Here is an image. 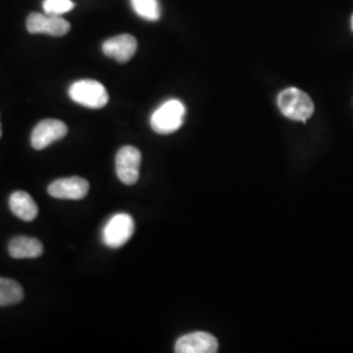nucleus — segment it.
Listing matches in <instances>:
<instances>
[{
    "instance_id": "dca6fc26",
    "label": "nucleus",
    "mask_w": 353,
    "mask_h": 353,
    "mask_svg": "<svg viewBox=\"0 0 353 353\" xmlns=\"http://www.w3.org/2000/svg\"><path fill=\"white\" fill-rule=\"evenodd\" d=\"M0 138H1V125H0Z\"/></svg>"
},
{
    "instance_id": "423d86ee",
    "label": "nucleus",
    "mask_w": 353,
    "mask_h": 353,
    "mask_svg": "<svg viewBox=\"0 0 353 353\" xmlns=\"http://www.w3.org/2000/svg\"><path fill=\"white\" fill-rule=\"evenodd\" d=\"M141 153L138 148L126 145L122 147L115 157V170L121 182L125 185H135L139 179Z\"/></svg>"
},
{
    "instance_id": "f8f14e48",
    "label": "nucleus",
    "mask_w": 353,
    "mask_h": 353,
    "mask_svg": "<svg viewBox=\"0 0 353 353\" xmlns=\"http://www.w3.org/2000/svg\"><path fill=\"white\" fill-rule=\"evenodd\" d=\"M8 252L14 259L38 258L43 252V246H42V242L37 239L19 236L10 242Z\"/></svg>"
},
{
    "instance_id": "20e7f679",
    "label": "nucleus",
    "mask_w": 353,
    "mask_h": 353,
    "mask_svg": "<svg viewBox=\"0 0 353 353\" xmlns=\"http://www.w3.org/2000/svg\"><path fill=\"white\" fill-rule=\"evenodd\" d=\"M135 223L128 214H117L109 219L102 230V241L108 248L117 249L127 243L134 234Z\"/></svg>"
},
{
    "instance_id": "6e6552de",
    "label": "nucleus",
    "mask_w": 353,
    "mask_h": 353,
    "mask_svg": "<svg viewBox=\"0 0 353 353\" xmlns=\"http://www.w3.org/2000/svg\"><path fill=\"white\" fill-rule=\"evenodd\" d=\"M88 191V181L80 176L57 179L48 188L49 195L55 199H63V201H80L87 196Z\"/></svg>"
},
{
    "instance_id": "0eeeda50",
    "label": "nucleus",
    "mask_w": 353,
    "mask_h": 353,
    "mask_svg": "<svg viewBox=\"0 0 353 353\" xmlns=\"http://www.w3.org/2000/svg\"><path fill=\"white\" fill-rule=\"evenodd\" d=\"M68 132L67 125L59 119H43L33 128L30 143L36 151L45 150L52 143L63 139Z\"/></svg>"
},
{
    "instance_id": "ddd939ff",
    "label": "nucleus",
    "mask_w": 353,
    "mask_h": 353,
    "mask_svg": "<svg viewBox=\"0 0 353 353\" xmlns=\"http://www.w3.org/2000/svg\"><path fill=\"white\" fill-rule=\"evenodd\" d=\"M23 287L11 279L0 278V306H10L23 301Z\"/></svg>"
},
{
    "instance_id": "7ed1b4c3",
    "label": "nucleus",
    "mask_w": 353,
    "mask_h": 353,
    "mask_svg": "<svg viewBox=\"0 0 353 353\" xmlns=\"http://www.w3.org/2000/svg\"><path fill=\"white\" fill-rule=\"evenodd\" d=\"M68 94L72 101L88 109H101L109 102L108 90L96 80L75 81L68 89Z\"/></svg>"
},
{
    "instance_id": "4468645a",
    "label": "nucleus",
    "mask_w": 353,
    "mask_h": 353,
    "mask_svg": "<svg viewBox=\"0 0 353 353\" xmlns=\"http://www.w3.org/2000/svg\"><path fill=\"white\" fill-rule=\"evenodd\" d=\"M131 6L137 14L148 21H157L161 16L159 0H131Z\"/></svg>"
},
{
    "instance_id": "f3484780",
    "label": "nucleus",
    "mask_w": 353,
    "mask_h": 353,
    "mask_svg": "<svg viewBox=\"0 0 353 353\" xmlns=\"http://www.w3.org/2000/svg\"><path fill=\"white\" fill-rule=\"evenodd\" d=\"M351 26H352V30H353V16H352V21H351Z\"/></svg>"
},
{
    "instance_id": "1a4fd4ad",
    "label": "nucleus",
    "mask_w": 353,
    "mask_h": 353,
    "mask_svg": "<svg viewBox=\"0 0 353 353\" xmlns=\"http://www.w3.org/2000/svg\"><path fill=\"white\" fill-rule=\"evenodd\" d=\"M219 350V341L214 335L203 331L183 335L176 343V353H214Z\"/></svg>"
},
{
    "instance_id": "9b49d317",
    "label": "nucleus",
    "mask_w": 353,
    "mask_h": 353,
    "mask_svg": "<svg viewBox=\"0 0 353 353\" xmlns=\"http://www.w3.org/2000/svg\"><path fill=\"white\" fill-rule=\"evenodd\" d=\"M10 208L12 214L23 221H33L38 214L34 199L26 191H14L10 198Z\"/></svg>"
},
{
    "instance_id": "39448f33",
    "label": "nucleus",
    "mask_w": 353,
    "mask_h": 353,
    "mask_svg": "<svg viewBox=\"0 0 353 353\" xmlns=\"http://www.w3.org/2000/svg\"><path fill=\"white\" fill-rule=\"evenodd\" d=\"M26 29L32 34H49L52 37H63L71 26L62 16L48 13H30L26 19Z\"/></svg>"
},
{
    "instance_id": "f257e3e1",
    "label": "nucleus",
    "mask_w": 353,
    "mask_h": 353,
    "mask_svg": "<svg viewBox=\"0 0 353 353\" xmlns=\"http://www.w3.org/2000/svg\"><path fill=\"white\" fill-rule=\"evenodd\" d=\"M278 106L283 115L299 122H306L314 113V103L309 94L294 87L280 92Z\"/></svg>"
},
{
    "instance_id": "f03ea898",
    "label": "nucleus",
    "mask_w": 353,
    "mask_h": 353,
    "mask_svg": "<svg viewBox=\"0 0 353 353\" xmlns=\"http://www.w3.org/2000/svg\"><path fill=\"white\" fill-rule=\"evenodd\" d=\"M185 115L186 108L179 100L164 102L152 114V130L160 135L173 134L183 125Z\"/></svg>"
},
{
    "instance_id": "9d476101",
    "label": "nucleus",
    "mask_w": 353,
    "mask_h": 353,
    "mask_svg": "<svg viewBox=\"0 0 353 353\" xmlns=\"http://www.w3.org/2000/svg\"><path fill=\"white\" fill-rule=\"evenodd\" d=\"M138 50V41L131 34H119L103 42L102 51L118 63H127Z\"/></svg>"
},
{
    "instance_id": "2eb2a0df",
    "label": "nucleus",
    "mask_w": 353,
    "mask_h": 353,
    "mask_svg": "<svg viewBox=\"0 0 353 353\" xmlns=\"http://www.w3.org/2000/svg\"><path fill=\"white\" fill-rule=\"evenodd\" d=\"M43 11L48 14L62 16L64 13L70 12L75 3L72 0H43Z\"/></svg>"
}]
</instances>
